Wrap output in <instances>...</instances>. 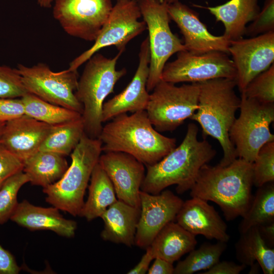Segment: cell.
I'll list each match as a JSON object with an SVG mask.
<instances>
[{
	"mask_svg": "<svg viewBox=\"0 0 274 274\" xmlns=\"http://www.w3.org/2000/svg\"><path fill=\"white\" fill-rule=\"evenodd\" d=\"M6 122H0V129L3 128Z\"/></svg>",
	"mask_w": 274,
	"mask_h": 274,
	"instance_id": "bcb514c9",
	"label": "cell"
},
{
	"mask_svg": "<svg viewBox=\"0 0 274 274\" xmlns=\"http://www.w3.org/2000/svg\"><path fill=\"white\" fill-rule=\"evenodd\" d=\"M238 226L240 233L249 228L274 222V183L258 187Z\"/></svg>",
	"mask_w": 274,
	"mask_h": 274,
	"instance_id": "83f0119b",
	"label": "cell"
},
{
	"mask_svg": "<svg viewBox=\"0 0 274 274\" xmlns=\"http://www.w3.org/2000/svg\"><path fill=\"white\" fill-rule=\"evenodd\" d=\"M23 172L29 183L43 188L61 178L68 165L65 156L54 152L39 150L23 161Z\"/></svg>",
	"mask_w": 274,
	"mask_h": 274,
	"instance_id": "d4e9b609",
	"label": "cell"
},
{
	"mask_svg": "<svg viewBox=\"0 0 274 274\" xmlns=\"http://www.w3.org/2000/svg\"><path fill=\"white\" fill-rule=\"evenodd\" d=\"M198 108L190 118L202 129L203 138L217 140L223 151L218 164L226 166L237 158L229 132L239 109L241 97L235 93V79L217 78L199 82Z\"/></svg>",
	"mask_w": 274,
	"mask_h": 274,
	"instance_id": "277c9868",
	"label": "cell"
},
{
	"mask_svg": "<svg viewBox=\"0 0 274 274\" xmlns=\"http://www.w3.org/2000/svg\"><path fill=\"white\" fill-rule=\"evenodd\" d=\"M168 4L173 3L174 2L179 1L180 0H164Z\"/></svg>",
	"mask_w": 274,
	"mask_h": 274,
	"instance_id": "f6af8a7d",
	"label": "cell"
},
{
	"mask_svg": "<svg viewBox=\"0 0 274 274\" xmlns=\"http://www.w3.org/2000/svg\"><path fill=\"white\" fill-rule=\"evenodd\" d=\"M10 220L29 230H49L66 237L74 236L77 222L67 219L55 207L35 206L27 200L18 203Z\"/></svg>",
	"mask_w": 274,
	"mask_h": 274,
	"instance_id": "44dd1931",
	"label": "cell"
},
{
	"mask_svg": "<svg viewBox=\"0 0 274 274\" xmlns=\"http://www.w3.org/2000/svg\"><path fill=\"white\" fill-rule=\"evenodd\" d=\"M101 147L99 139L90 138L84 133L71 154L72 163L64 174L43 188L46 201L74 217L78 216L92 172L102 152Z\"/></svg>",
	"mask_w": 274,
	"mask_h": 274,
	"instance_id": "8992f818",
	"label": "cell"
},
{
	"mask_svg": "<svg viewBox=\"0 0 274 274\" xmlns=\"http://www.w3.org/2000/svg\"><path fill=\"white\" fill-rule=\"evenodd\" d=\"M113 6L112 0H54L52 13L66 33L94 41Z\"/></svg>",
	"mask_w": 274,
	"mask_h": 274,
	"instance_id": "4fadbf2b",
	"label": "cell"
},
{
	"mask_svg": "<svg viewBox=\"0 0 274 274\" xmlns=\"http://www.w3.org/2000/svg\"><path fill=\"white\" fill-rule=\"evenodd\" d=\"M16 68L27 92L82 115L83 107L75 94L79 80L77 71L67 68L55 72L44 63L31 66L18 64Z\"/></svg>",
	"mask_w": 274,
	"mask_h": 274,
	"instance_id": "30bf717a",
	"label": "cell"
},
{
	"mask_svg": "<svg viewBox=\"0 0 274 274\" xmlns=\"http://www.w3.org/2000/svg\"><path fill=\"white\" fill-rule=\"evenodd\" d=\"M28 182L29 178L21 170L9 178L0 188V225L10 219L18 204L19 190Z\"/></svg>",
	"mask_w": 274,
	"mask_h": 274,
	"instance_id": "1f68e13d",
	"label": "cell"
},
{
	"mask_svg": "<svg viewBox=\"0 0 274 274\" xmlns=\"http://www.w3.org/2000/svg\"><path fill=\"white\" fill-rule=\"evenodd\" d=\"M246 266L244 264H237L232 261H219L212 267L202 274H238Z\"/></svg>",
	"mask_w": 274,
	"mask_h": 274,
	"instance_id": "ab89813d",
	"label": "cell"
},
{
	"mask_svg": "<svg viewBox=\"0 0 274 274\" xmlns=\"http://www.w3.org/2000/svg\"><path fill=\"white\" fill-rule=\"evenodd\" d=\"M136 0H116L94 44L74 58L68 69L77 71L92 55L103 48L114 46L124 51L128 43L147 29Z\"/></svg>",
	"mask_w": 274,
	"mask_h": 274,
	"instance_id": "8fae6325",
	"label": "cell"
},
{
	"mask_svg": "<svg viewBox=\"0 0 274 274\" xmlns=\"http://www.w3.org/2000/svg\"><path fill=\"white\" fill-rule=\"evenodd\" d=\"M257 226L263 238L272 247L274 242V222Z\"/></svg>",
	"mask_w": 274,
	"mask_h": 274,
	"instance_id": "7bdbcfd3",
	"label": "cell"
},
{
	"mask_svg": "<svg viewBox=\"0 0 274 274\" xmlns=\"http://www.w3.org/2000/svg\"><path fill=\"white\" fill-rule=\"evenodd\" d=\"M184 201L176 217L177 223L194 235L227 243V225L208 201L196 197Z\"/></svg>",
	"mask_w": 274,
	"mask_h": 274,
	"instance_id": "ffe728a7",
	"label": "cell"
},
{
	"mask_svg": "<svg viewBox=\"0 0 274 274\" xmlns=\"http://www.w3.org/2000/svg\"><path fill=\"white\" fill-rule=\"evenodd\" d=\"M51 127L24 114L5 123L0 144L23 161L40 150Z\"/></svg>",
	"mask_w": 274,
	"mask_h": 274,
	"instance_id": "d6986e66",
	"label": "cell"
},
{
	"mask_svg": "<svg viewBox=\"0 0 274 274\" xmlns=\"http://www.w3.org/2000/svg\"><path fill=\"white\" fill-rule=\"evenodd\" d=\"M228 53L236 72V86L241 93L256 76L274 61V31L230 42Z\"/></svg>",
	"mask_w": 274,
	"mask_h": 274,
	"instance_id": "5bb4252c",
	"label": "cell"
},
{
	"mask_svg": "<svg viewBox=\"0 0 274 274\" xmlns=\"http://www.w3.org/2000/svg\"><path fill=\"white\" fill-rule=\"evenodd\" d=\"M21 269L14 256L0 245V274H17Z\"/></svg>",
	"mask_w": 274,
	"mask_h": 274,
	"instance_id": "f35d334b",
	"label": "cell"
},
{
	"mask_svg": "<svg viewBox=\"0 0 274 274\" xmlns=\"http://www.w3.org/2000/svg\"><path fill=\"white\" fill-rule=\"evenodd\" d=\"M236 76L227 53L211 51L195 54L186 50L178 52L175 60L165 64L161 80L174 84L199 83L217 78L235 79Z\"/></svg>",
	"mask_w": 274,
	"mask_h": 274,
	"instance_id": "7c38bea8",
	"label": "cell"
},
{
	"mask_svg": "<svg viewBox=\"0 0 274 274\" xmlns=\"http://www.w3.org/2000/svg\"><path fill=\"white\" fill-rule=\"evenodd\" d=\"M170 19L179 28L184 39L186 50L195 54L211 51L228 53L230 42L223 36L211 33L200 20L198 14L187 5L177 1L167 5Z\"/></svg>",
	"mask_w": 274,
	"mask_h": 274,
	"instance_id": "ac0fdd59",
	"label": "cell"
},
{
	"mask_svg": "<svg viewBox=\"0 0 274 274\" xmlns=\"http://www.w3.org/2000/svg\"><path fill=\"white\" fill-rule=\"evenodd\" d=\"M235 245L237 260L246 266L258 262L264 274L274 273V249L262 236L257 226L240 233Z\"/></svg>",
	"mask_w": 274,
	"mask_h": 274,
	"instance_id": "484cf974",
	"label": "cell"
},
{
	"mask_svg": "<svg viewBox=\"0 0 274 274\" xmlns=\"http://www.w3.org/2000/svg\"><path fill=\"white\" fill-rule=\"evenodd\" d=\"M139 58L138 68L130 83L122 91L104 103L102 123L128 112L133 113L146 110L150 97L147 90L150 58L148 37L141 43Z\"/></svg>",
	"mask_w": 274,
	"mask_h": 274,
	"instance_id": "e0dca14e",
	"label": "cell"
},
{
	"mask_svg": "<svg viewBox=\"0 0 274 274\" xmlns=\"http://www.w3.org/2000/svg\"><path fill=\"white\" fill-rule=\"evenodd\" d=\"M148 30L150 49L147 90L151 92L161 81L163 68L169 57L186 48L172 31L168 4L164 0H136Z\"/></svg>",
	"mask_w": 274,
	"mask_h": 274,
	"instance_id": "52a82bcc",
	"label": "cell"
},
{
	"mask_svg": "<svg viewBox=\"0 0 274 274\" xmlns=\"http://www.w3.org/2000/svg\"><path fill=\"white\" fill-rule=\"evenodd\" d=\"M241 94L262 104H274V63L252 79Z\"/></svg>",
	"mask_w": 274,
	"mask_h": 274,
	"instance_id": "d6a6232c",
	"label": "cell"
},
{
	"mask_svg": "<svg viewBox=\"0 0 274 274\" xmlns=\"http://www.w3.org/2000/svg\"><path fill=\"white\" fill-rule=\"evenodd\" d=\"M253 163L237 158L226 166L204 164L190 189L191 197L215 202L227 221L243 217L253 195Z\"/></svg>",
	"mask_w": 274,
	"mask_h": 274,
	"instance_id": "7a4b0ae2",
	"label": "cell"
},
{
	"mask_svg": "<svg viewBox=\"0 0 274 274\" xmlns=\"http://www.w3.org/2000/svg\"><path fill=\"white\" fill-rule=\"evenodd\" d=\"M198 83L177 86L160 81L150 93L146 112L159 132L172 131L190 119L198 108Z\"/></svg>",
	"mask_w": 274,
	"mask_h": 274,
	"instance_id": "ba28073f",
	"label": "cell"
},
{
	"mask_svg": "<svg viewBox=\"0 0 274 274\" xmlns=\"http://www.w3.org/2000/svg\"><path fill=\"white\" fill-rule=\"evenodd\" d=\"M239 109L229 138L237 157L253 163L261 147L274 141L269 128L274 121V104H262L241 94Z\"/></svg>",
	"mask_w": 274,
	"mask_h": 274,
	"instance_id": "9c48e42d",
	"label": "cell"
},
{
	"mask_svg": "<svg viewBox=\"0 0 274 274\" xmlns=\"http://www.w3.org/2000/svg\"><path fill=\"white\" fill-rule=\"evenodd\" d=\"M84 133L82 117L72 121L52 126L40 150L62 155H71Z\"/></svg>",
	"mask_w": 274,
	"mask_h": 274,
	"instance_id": "f546056e",
	"label": "cell"
},
{
	"mask_svg": "<svg viewBox=\"0 0 274 274\" xmlns=\"http://www.w3.org/2000/svg\"><path fill=\"white\" fill-rule=\"evenodd\" d=\"M27 93L16 68L0 65V98H21Z\"/></svg>",
	"mask_w": 274,
	"mask_h": 274,
	"instance_id": "e575fe53",
	"label": "cell"
},
{
	"mask_svg": "<svg viewBox=\"0 0 274 274\" xmlns=\"http://www.w3.org/2000/svg\"><path fill=\"white\" fill-rule=\"evenodd\" d=\"M154 261L148 270V274H173L174 271L173 263L159 257Z\"/></svg>",
	"mask_w": 274,
	"mask_h": 274,
	"instance_id": "60d3db41",
	"label": "cell"
},
{
	"mask_svg": "<svg viewBox=\"0 0 274 274\" xmlns=\"http://www.w3.org/2000/svg\"><path fill=\"white\" fill-rule=\"evenodd\" d=\"M24 114L21 98H0V122H6Z\"/></svg>",
	"mask_w": 274,
	"mask_h": 274,
	"instance_id": "74e56055",
	"label": "cell"
},
{
	"mask_svg": "<svg viewBox=\"0 0 274 274\" xmlns=\"http://www.w3.org/2000/svg\"><path fill=\"white\" fill-rule=\"evenodd\" d=\"M226 248V242L218 241L214 244L204 243L197 249L191 251L185 259L177 263L174 274H192L209 269L220 261Z\"/></svg>",
	"mask_w": 274,
	"mask_h": 274,
	"instance_id": "4dcf8cb0",
	"label": "cell"
},
{
	"mask_svg": "<svg viewBox=\"0 0 274 274\" xmlns=\"http://www.w3.org/2000/svg\"><path fill=\"white\" fill-rule=\"evenodd\" d=\"M21 98L25 115L51 126L82 117V115L78 112L50 103L28 92Z\"/></svg>",
	"mask_w": 274,
	"mask_h": 274,
	"instance_id": "f1b7e54d",
	"label": "cell"
},
{
	"mask_svg": "<svg viewBox=\"0 0 274 274\" xmlns=\"http://www.w3.org/2000/svg\"><path fill=\"white\" fill-rule=\"evenodd\" d=\"M98 163L112 183L117 199L140 208V192L145 176V165L122 152H104Z\"/></svg>",
	"mask_w": 274,
	"mask_h": 274,
	"instance_id": "2e32d148",
	"label": "cell"
},
{
	"mask_svg": "<svg viewBox=\"0 0 274 274\" xmlns=\"http://www.w3.org/2000/svg\"><path fill=\"white\" fill-rule=\"evenodd\" d=\"M198 127L194 123L187 126L182 143L158 162L146 166L141 190L157 194L167 187L176 185L179 194L190 190L201 168L211 161L217 152L206 138L197 139Z\"/></svg>",
	"mask_w": 274,
	"mask_h": 274,
	"instance_id": "6da1fadb",
	"label": "cell"
},
{
	"mask_svg": "<svg viewBox=\"0 0 274 274\" xmlns=\"http://www.w3.org/2000/svg\"><path fill=\"white\" fill-rule=\"evenodd\" d=\"M89 181L88 198L78 215L88 221L100 217L117 200L112 183L98 162L93 169Z\"/></svg>",
	"mask_w": 274,
	"mask_h": 274,
	"instance_id": "4316f807",
	"label": "cell"
},
{
	"mask_svg": "<svg viewBox=\"0 0 274 274\" xmlns=\"http://www.w3.org/2000/svg\"><path fill=\"white\" fill-rule=\"evenodd\" d=\"M140 215L136 226L135 245L149 247L159 231L174 221L183 200L169 190L157 194L140 192Z\"/></svg>",
	"mask_w": 274,
	"mask_h": 274,
	"instance_id": "9a60e30c",
	"label": "cell"
},
{
	"mask_svg": "<svg viewBox=\"0 0 274 274\" xmlns=\"http://www.w3.org/2000/svg\"><path fill=\"white\" fill-rule=\"evenodd\" d=\"M140 215V208L117 199L100 217L104 224L101 237L104 241L128 247L135 245Z\"/></svg>",
	"mask_w": 274,
	"mask_h": 274,
	"instance_id": "7402d4cb",
	"label": "cell"
},
{
	"mask_svg": "<svg viewBox=\"0 0 274 274\" xmlns=\"http://www.w3.org/2000/svg\"><path fill=\"white\" fill-rule=\"evenodd\" d=\"M22 160L0 144V188L11 176L23 170Z\"/></svg>",
	"mask_w": 274,
	"mask_h": 274,
	"instance_id": "8d00e7d4",
	"label": "cell"
},
{
	"mask_svg": "<svg viewBox=\"0 0 274 274\" xmlns=\"http://www.w3.org/2000/svg\"><path fill=\"white\" fill-rule=\"evenodd\" d=\"M225 27L223 36L229 41L243 38L247 24L252 22L260 9L258 0H229L225 3L206 8Z\"/></svg>",
	"mask_w": 274,
	"mask_h": 274,
	"instance_id": "603a6c76",
	"label": "cell"
},
{
	"mask_svg": "<svg viewBox=\"0 0 274 274\" xmlns=\"http://www.w3.org/2000/svg\"><path fill=\"white\" fill-rule=\"evenodd\" d=\"M274 31V0H265L255 19L246 27L245 35L254 37Z\"/></svg>",
	"mask_w": 274,
	"mask_h": 274,
	"instance_id": "d590c367",
	"label": "cell"
},
{
	"mask_svg": "<svg viewBox=\"0 0 274 274\" xmlns=\"http://www.w3.org/2000/svg\"><path fill=\"white\" fill-rule=\"evenodd\" d=\"M195 236L174 221L166 224L157 233L148 248L153 257L172 263L195 249Z\"/></svg>",
	"mask_w": 274,
	"mask_h": 274,
	"instance_id": "cb8c5ba5",
	"label": "cell"
},
{
	"mask_svg": "<svg viewBox=\"0 0 274 274\" xmlns=\"http://www.w3.org/2000/svg\"><path fill=\"white\" fill-rule=\"evenodd\" d=\"M274 182V141L264 145L253 162V183L258 188Z\"/></svg>",
	"mask_w": 274,
	"mask_h": 274,
	"instance_id": "836d02e7",
	"label": "cell"
},
{
	"mask_svg": "<svg viewBox=\"0 0 274 274\" xmlns=\"http://www.w3.org/2000/svg\"><path fill=\"white\" fill-rule=\"evenodd\" d=\"M37 4L43 8H50L52 7L54 0H36Z\"/></svg>",
	"mask_w": 274,
	"mask_h": 274,
	"instance_id": "ee69618b",
	"label": "cell"
},
{
	"mask_svg": "<svg viewBox=\"0 0 274 274\" xmlns=\"http://www.w3.org/2000/svg\"><path fill=\"white\" fill-rule=\"evenodd\" d=\"M123 51L112 58L97 52L85 63L78 80L75 94L82 104L84 133L92 139H98L103 125L102 110L106 98L114 92L116 83L125 74V68L117 70V61Z\"/></svg>",
	"mask_w": 274,
	"mask_h": 274,
	"instance_id": "5b68a950",
	"label": "cell"
},
{
	"mask_svg": "<svg viewBox=\"0 0 274 274\" xmlns=\"http://www.w3.org/2000/svg\"><path fill=\"white\" fill-rule=\"evenodd\" d=\"M146 253L143 255L139 262L127 273L145 274L148 272L150 264L154 258L148 248H146Z\"/></svg>",
	"mask_w": 274,
	"mask_h": 274,
	"instance_id": "b9f144b4",
	"label": "cell"
},
{
	"mask_svg": "<svg viewBox=\"0 0 274 274\" xmlns=\"http://www.w3.org/2000/svg\"><path fill=\"white\" fill-rule=\"evenodd\" d=\"M111 120L98 138L104 152H125L146 166L158 162L176 147L175 138L155 129L146 110L122 114Z\"/></svg>",
	"mask_w": 274,
	"mask_h": 274,
	"instance_id": "3957f363",
	"label": "cell"
}]
</instances>
